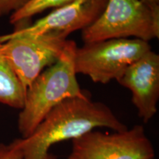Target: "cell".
I'll list each match as a JSON object with an SVG mask.
<instances>
[{
  "mask_svg": "<svg viewBox=\"0 0 159 159\" xmlns=\"http://www.w3.org/2000/svg\"><path fill=\"white\" fill-rule=\"evenodd\" d=\"M69 41L15 30L0 36L4 54L26 91L43 69L57 62Z\"/></svg>",
  "mask_w": 159,
  "mask_h": 159,
  "instance_id": "obj_5",
  "label": "cell"
},
{
  "mask_svg": "<svg viewBox=\"0 0 159 159\" xmlns=\"http://www.w3.org/2000/svg\"><path fill=\"white\" fill-rule=\"evenodd\" d=\"M25 94L26 89L6 58L0 41V103L21 110Z\"/></svg>",
  "mask_w": 159,
  "mask_h": 159,
  "instance_id": "obj_9",
  "label": "cell"
},
{
  "mask_svg": "<svg viewBox=\"0 0 159 159\" xmlns=\"http://www.w3.org/2000/svg\"><path fill=\"white\" fill-rule=\"evenodd\" d=\"M134 37L147 41L159 38V8L142 0H108L103 13L82 31L84 43Z\"/></svg>",
  "mask_w": 159,
  "mask_h": 159,
  "instance_id": "obj_3",
  "label": "cell"
},
{
  "mask_svg": "<svg viewBox=\"0 0 159 159\" xmlns=\"http://www.w3.org/2000/svg\"><path fill=\"white\" fill-rule=\"evenodd\" d=\"M142 1L152 8H159V0H142Z\"/></svg>",
  "mask_w": 159,
  "mask_h": 159,
  "instance_id": "obj_13",
  "label": "cell"
},
{
  "mask_svg": "<svg viewBox=\"0 0 159 159\" xmlns=\"http://www.w3.org/2000/svg\"><path fill=\"white\" fill-rule=\"evenodd\" d=\"M151 49L149 42L136 39L84 43L75 51V72L86 75L94 83L105 84L117 80L131 64Z\"/></svg>",
  "mask_w": 159,
  "mask_h": 159,
  "instance_id": "obj_4",
  "label": "cell"
},
{
  "mask_svg": "<svg viewBox=\"0 0 159 159\" xmlns=\"http://www.w3.org/2000/svg\"><path fill=\"white\" fill-rule=\"evenodd\" d=\"M71 142L68 159H154L156 156L142 125L113 134L91 130Z\"/></svg>",
  "mask_w": 159,
  "mask_h": 159,
  "instance_id": "obj_6",
  "label": "cell"
},
{
  "mask_svg": "<svg viewBox=\"0 0 159 159\" xmlns=\"http://www.w3.org/2000/svg\"><path fill=\"white\" fill-rule=\"evenodd\" d=\"M73 0H29L25 5L12 13L10 22L17 28L27 26V21L34 16L49 8H57L70 3ZM16 28V29H17Z\"/></svg>",
  "mask_w": 159,
  "mask_h": 159,
  "instance_id": "obj_10",
  "label": "cell"
},
{
  "mask_svg": "<svg viewBox=\"0 0 159 159\" xmlns=\"http://www.w3.org/2000/svg\"><path fill=\"white\" fill-rule=\"evenodd\" d=\"M75 41L69 40L57 62L47 67L27 87L18 118L21 138L33 134L52 109L66 99L87 95L80 87L75 69Z\"/></svg>",
  "mask_w": 159,
  "mask_h": 159,
  "instance_id": "obj_2",
  "label": "cell"
},
{
  "mask_svg": "<svg viewBox=\"0 0 159 159\" xmlns=\"http://www.w3.org/2000/svg\"><path fill=\"white\" fill-rule=\"evenodd\" d=\"M128 89L138 115L148 123L156 114L159 99V55L151 49L131 64L117 80Z\"/></svg>",
  "mask_w": 159,
  "mask_h": 159,
  "instance_id": "obj_8",
  "label": "cell"
},
{
  "mask_svg": "<svg viewBox=\"0 0 159 159\" xmlns=\"http://www.w3.org/2000/svg\"><path fill=\"white\" fill-rule=\"evenodd\" d=\"M29 0H0V17L21 9Z\"/></svg>",
  "mask_w": 159,
  "mask_h": 159,
  "instance_id": "obj_12",
  "label": "cell"
},
{
  "mask_svg": "<svg viewBox=\"0 0 159 159\" xmlns=\"http://www.w3.org/2000/svg\"><path fill=\"white\" fill-rule=\"evenodd\" d=\"M108 0H73L57 7L30 25L16 29L19 33L66 39L71 33L92 25L103 13Z\"/></svg>",
  "mask_w": 159,
  "mask_h": 159,
  "instance_id": "obj_7",
  "label": "cell"
},
{
  "mask_svg": "<svg viewBox=\"0 0 159 159\" xmlns=\"http://www.w3.org/2000/svg\"><path fill=\"white\" fill-rule=\"evenodd\" d=\"M97 128L128 129L105 103L94 102L88 95L66 99L49 111L30 136L21 138L23 159H57L49 152L53 145Z\"/></svg>",
  "mask_w": 159,
  "mask_h": 159,
  "instance_id": "obj_1",
  "label": "cell"
},
{
  "mask_svg": "<svg viewBox=\"0 0 159 159\" xmlns=\"http://www.w3.org/2000/svg\"><path fill=\"white\" fill-rule=\"evenodd\" d=\"M0 159H23L21 138L16 139L9 144L0 143Z\"/></svg>",
  "mask_w": 159,
  "mask_h": 159,
  "instance_id": "obj_11",
  "label": "cell"
}]
</instances>
